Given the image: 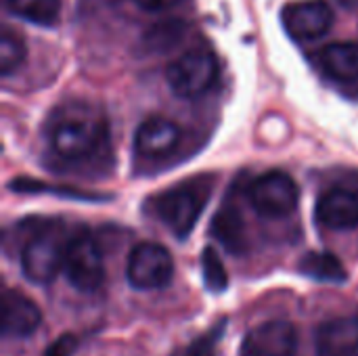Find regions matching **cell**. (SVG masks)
Masks as SVG:
<instances>
[{
	"label": "cell",
	"mask_w": 358,
	"mask_h": 356,
	"mask_svg": "<svg viewBox=\"0 0 358 356\" xmlns=\"http://www.w3.org/2000/svg\"><path fill=\"white\" fill-rule=\"evenodd\" d=\"M46 143L57 159L69 166L96 164L109 157V122L105 113L86 101H69L57 107L46 124Z\"/></svg>",
	"instance_id": "1"
},
{
	"label": "cell",
	"mask_w": 358,
	"mask_h": 356,
	"mask_svg": "<svg viewBox=\"0 0 358 356\" xmlns=\"http://www.w3.org/2000/svg\"><path fill=\"white\" fill-rule=\"evenodd\" d=\"M216 176L214 174H197L174 187L153 195L149 199V208L153 216L178 239H187L195 229L199 216L203 214Z\"/></svg>",
	"instance_id": "2"
},
{
	"label": "cell",
	"mask_w": 358,
	"mask_h": 356,
	"mask_svg": "<svg viewBox=\"0 0 358 356\" xmlns=\"http://www.w3.org/2000/svg\"><path fill=\"white\" fill-rule=\"evenodd\" d=\"M71 235L59 222L34 231L21 250V271L27 281L48 285L65 269V256Z\"/></svg>",
	"instance_id": "3"
},
{
	"label": "cell",
	"mask_w": 358,
	"mask_h": 356,
	"mask_svg": "<svg viewBox=\"0 0 358 356\" xmlns=\"http://www.w3.org/2000/svg\"><path fill=\"white\" fill-rule=\"evenodd\" d=\"M218 78V59L206 46H195L174 59L166 69L170 90L180 99H199Z\"/></svg>",
	"instance_id": "4"
},
{
	"label": "cell",
	"mask_w": 358,
	"mask_h": 356,
	"mask_svg": "<svg viewBox=\"0 0 358 356\" xmlns=\"http://www.w3.org/2000/svg\"><path fill=\"white\" fill-rule=\"evenodd\" d=\"M63 273L71 283V287L82 294H92L103 285L105 281L103 252L96 239L86 229H80L71 235Z\"/></svg>",
	"instance_id": "5"
},
{
	"label": "cell",
	"mask_w": 358,
	"mask_h": 356,
	"mask_svg": "<svg viewBox=\"0 0 358 356\" xmlns=\"http://www.w3.org/2000/svg\"><path fill=\"white\" fill-rule=\"evenodd\" d=\"M248 199L260 216L285 218L298 208L300 189L287 172L273 170L250 183Z\"/></svg>",
	"instance_id": "6"
},
{
	"label": "cell",
	"mask_w": 358,
	"mask_h": 356,
	"mask_svg": "<svg viewBox=\"0 0 358 356\" xmlns=\"http://www.w3.org/2000/svg\"><path fill=\"white\" fill-rule=\"evenodd\" d=\"M126 275L134 290H162L172 281L174 275L172 254L162 243L143 241L136 248H132L128 256Z\"/></svg>",
	"instance_id": "7"
},
{
	"label": "cell",
	"mask_w": 358,
	"mask_h": 356,
	"mask_svg": "<svg viewBox=\"0 0 358 356\" xmlns=\"http://www.w3.org/2000/svg\"><path fill=\"white\" fill-rule=\"evenodd\" d=\"M281 21L294 40L313 42L331 29L334 8L327 0H298L283 6Z\"/></svg>",
	"instance_id": "8"
},
{
	"label": "cell",
	"mask_w": 358,
	"mask_h": 356,
	"mask_svg": "<svg viewBox=\"0 0 358 356\" xmlns=\"http://www.w3.org/2000/svg\"><path fill=\"white\" fill-rule=\"evenodd\" d=\"M298 329L289 321H266L250 329L239 356H298Z\"/></svg>",
	"instance_id": "9"
},
{
	"label": "cell",
	"mask_w": 358,
	"mask_h": 356,
	"mask_svg": "<svg viewBox=\"0 0 358 356\" xmlns=\"http://www.w3.org/2000/svg\"><path fill=\"white\" fill-rule=\"evenodd\" d=\"M42 311L38 304L19 290H4L2 294V338L23 340L38 332Z\"/></svg>",
	"instance_id": "10"
},
{
	"label": "cell",
	"mask_w": 358,
	"mask_h": 356,
	"mask_svg": "<svg viewBox=\"0 0 358 356\" xmlns=\"http://www.w3.org/2000/svg\"><path fill=\"white\" fill-rule=\"evenodd\" d=\"M182 138V130L176 122L151 115L136 128L134 134V149L143 157H164L170 155Z\"/></svg>",
	"instance_id": "11"
},
{
	"label": "cell",
	"mask_w": 358,
	"mask_h": 356,
	"mask_svg": "<svg viewBox=\"0 0 358 356\" xmlns=\"http://www.w3.org/2000/svg\"><path fill=\"white\" fill-rule=\"evenodd\" d=\"M317 222L331 231H350L358 227V193L350 189L325 191L315 208Z\"/></svg>",
	"instance_id": "12"
},
{
	"label": "cell",
	"mask_w": 358,
	"mask_h": 356,
	"mask_svg": "<svg viewBox=\"0 0 358 356\" xmlns=\"http://www.w3.org/2000/svg\"><path fill=\"white\" fill-rule=\"evenodd\" d=\"M317 356H358V317H336L317 327Z\"/></svg>",
	"instance_id": "13"
},
{
	"label": "cell",
	"mask_w": 358,
	"mask_h": 356,
	"mask_svg": "<svg viewBox=\"0 0 358 356\" xmlns=\"http://www.w3.org/2000/svg\"><path fill=\"white\" fill-rule=\"evenodd\" d=\"M321 69L338 82L358 80V42L340 40L321 48L319 52Z\"/></svg>",
	"instance_id": "14"
},
{
	"label": "cell",
	"mask_w": 358,
	"mask_h": 356,
	"mask_svg": "<svg viewBox=\"0 0 358 356\" xmlns=\"http://www.w3.org/2000/svg\"><path fill=\"white\" fill-rule=\"evenodd\" d=\"M212 235L231 252V254H243L248 250V237H245V225L237 208L224 206L212 220Z\"/></svg>",
	"instance_id": "15"
},
{
	"label": "cell",
	"mask_w": 358,
	"mask_h": 356,
	"mask_svg": "<svg viewBox=\"0 0 358 356\" xmlns=\"http://www.w3.org/2000/svg\"><path fill=\"white\" fill-rule=\"evenodd\" d=\"M300 273L323 283H344L348 279V271L344 262L331 252H308L300 264Z\"/></svg>",
	"instance_id": "16"
},
{
	"label": "cell",
	"mask_w": 358,
	"mask_h": 356,
	"mask_svg": "<svg viewBox=\"0 0 358 356\" xmlns=\"http://www.w3.org/2000/svg\"><path fill=\"white\" fill-rule=\"evenodd\" d=\"M8 10L34 25L52 27L61 15V0H4Z\"/></svg>",
	"instance_id": "17"
},
{
	"label": "cell",
	"mask_w": 358,
	"mask_h": 356,
	"mask_svg": "<svg viewBox=\"0 0 358 356\" xmlns=\"http://www.w3.org/2000/svg\"><path fill=\"white\" fill-rule=\"evenodd\" d=\"M25 59H27L25 40L17 31L4 25L0 31V73L4 78L13 76L17 69H21Z\"/></svg>",
	"instance_id": "18"
},
{
	"label": "cell",
	"mask_w": 358,
	"mask_h": 356,
	"mask_svg": "<svg viewBox=\"0 0 358 356\" xmlns=\"http://www.w3.org/2000/svg\"><path fill=\"white\" fill-rule=\"evenodd\" d=\"M201 275H203L206 287L214 294L224 292L229 285V275L222 264V258L218 256V252L212 245H208L201 254Z\"/></svg>",
	"instance_id": "19"
},
{
	"label": "cell",
	"mask_w": 358,
	"mask_h": 356,
	"mask_svg": "<svg viewBox=\"0 0 358 356\" xmlns=\"http://www.w3.org/2000/svg\"><path fill=\"white\" fill-rule=\"evenodd\" d=\"M224 327H227L224 321L216 323L210 332L201 334L199 338H195V340L189 342L187 346L176 348L172 356H216V348H218V344H220V340H222Z\"/></svg>",
	"instance_id": "20"
},
{
	"label": "cell",
	"mask_w": 358,
	"mask_h": 356,
	"mask_svg": "<svg viewBox=\"0 0 358 356\" xmlns=\"http://www.w3.org/2000/svg\"><path fill=\"white\" fill-rule=\"evenodd\" d=\"M76 348H78V340H76V336L65 334V336H61L59 340H55V342L44 350V355L42 356H71Z\"/></svg>",
	"instance_id": "21"
},
{
	"label": "cell",
	"mask_w": 358,
	"mask_h": 356,
	"mask_svg": "<svg viewBox=\"0 0 358 356\" xmlns=\"http://www.w3.org/2000/svg\"><path fill=\"white\" fill-rule=\"evenodd\" d=\"M138 8L143 10H149V13H159V10H166L170 6H174L178 0H132Z\"/></svg>",
	"instance_id": "22"
}]
</instances>
